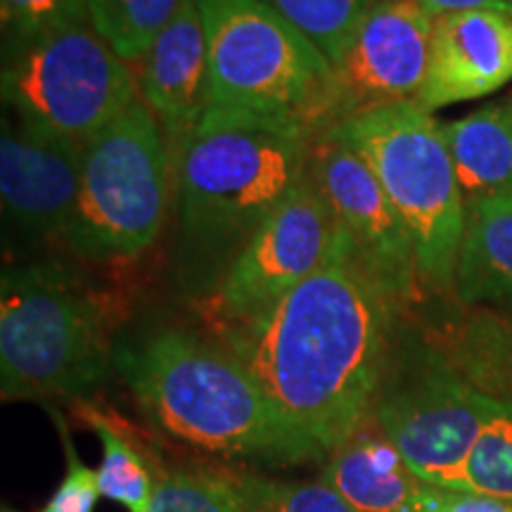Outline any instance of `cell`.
Wrapping results in <instances>:
<instances>
[{
    "instance_id": "cell-1",
    "label": "cell",
    "mask_w": 512,
    "mask_h": 512,
    "mask_svg": "<svg viewBox=\"0 0 512 512\" xmlns=\"http://www.w3.org/2000/svg\"><path fill=\"white\" fill-rule=\"evenodd\" d=\"M399 311L342 235L328 264L283 299L211 330L330 456L373 413Z\"/></svg>"
},
{
    "instance_id": "cell-2",
    "label": "cell",
    "mask_w": 512,
    "mask_h": 512,
    "mask_svg": "<svg viewBox=\"0 0 512 512\" xmlns=\"http://www.w3.org/2000/svg\"><path fill=\"white\" fill-rule=\"evenodd\" d=\"M114 370L147 418L183 444L268 465L328 456L219 339L155 330L119 344Z\"/></svg>"
},
{
    "instance_id": "cell-3",
    "label": "cell",
    "mask_w": 512,
    "mask_h": 512,
    "mask_svg": "<svg viewBox=\"0 0 512 512\" xmlns=\"http://www.w3.org/2000/svg\"><path fill=\"white\" fill-rule=\"evenodd\" d=\"M313 133L287 114L211 107L171 150L181 240L192 264L223 273L309 174Z\"/></svg>"
},
{
    "instance_id": "cell-4",
    "label": "cell",
    "mask_w": 512,
    "mask_h": 512,
    "mask_svg": "<svg viewBox=\"0 0 512 512\" xmlns=\"http://www.w3.org/2000/svg\"><path fill=\"white\" fill-rule=\"evenodd\" d=\"M112 299L55 261L12 266L0 280L3 401L79 399L114 368Z\"/></svg>"
},
{
    "instance_id": "cell-5",
    "label": "cell",
    "mask_w": 512,
    "mask_h": 512,
    "mask_svg": "<svg viewBox=\"0 0 512 512\" xmlns=\"http://www.w3.org/2000/svg\"><path fill=\"white\" fill-rule=\"evenodd\" d=\"M354 147L411 233L420 285L456 290L465 200L441 124L418 102H399L330 128Z\"/></svg>"
},
{
    "instance_id": "cell-6",
    "label": "cell",
    "mask_w": 512,
    "mask_h": 512,
    "mask_svg": "<svg viewBox=\"0 0 512 512\" xmlns=\"http://www.w3.org/2000/svg\"><path fill=\"white\" fill-rule=\"evenodd\" d=\"M174 195V162L143 100L83 145L76 207L60 242L95 264L145 254L162 233Z\"/></svg>"
},
{
    "instance_id": "cell-7",
    "label": "cell",
    "mask_w": 512,
    "mask_h": 512,
    "mask_svg": "<svg viewBox=\"0 0 512 512\" xmlns=\"http://www.w3.org/2000/svg\"><path fill=\"white\" fill-rule=\"evenodd\" d=\"M140 100L136 69L91 22L10 41L3 102L24 124L86 145Z\"/></svg>"
},
{
    "instance_id": "cell-8",
    "label": "cell",
    "mask_w": 512,
    "mask_h": 512,
    "mask_svg": "<svg viewBox=\"0 0 512 512\" xmlns=\"http://www.w3.org/2000/svg\"><path fill=\"white\" fill-rule=\"evenodd\" d=\"M200 12L211 107L302 121L332 69L316 43L264 0H200Z\"/></svg>"
},
{
    "instance_id": "cell-9",
    "label": "cell",
    "mask_w": 512,
    "mask_h": 512,
    "mask_svg": "<svg viewBox=\"0 0 512 512\" xmlns=\"http://www.w3.org/2000/svg\"><path fill=\"white\" fill-rule=\"evenodd\" d=\"M432 31L434 17L418 0H377L302 119L313 138L361 114L418 100L430 62Z\"/></svg>"
},
{
    "instance_id": "cell-10",
    "label": "cell",
    "mask_w": 512,
    "mask_h": 512,
    "mask_svg": "<svg viewBox=\"0 0 512 512\" xmlns=\"http://www.w3.org/2000/svg\"><path fill=\"white\" fill-rule=\"evenodd\" d=\"M494 403L432 356L415 373L382 382L370 415L422 484L460 491Z\"/></svg>"
},
{
    "instance_id": "cell-11",
    "label": "cell",
    "mask_w": 512,
    "mask_h": 512,
    "mask_svg": "<svg viewBox=\"0 0 512 512\" xmlns=\"http://www.w3.org/2000/svg\"><path fill=\"white\" fill-rule=\"evenodd\" d=\"M339 242L342 230L309 166L219 275L207 302L211 328L256 316L283 299L328 264Z\"/></svg>"
},
{
    "instance_id": "cell-12",
    "label": "cell",
    "mask_w": 512,
    "mask_h": 512,
    "mask_svg": "<svg viewBox=\"0 0 512 512\" xmlns=\"http://www.w3.org/2000/svg\"><path fill=\"white\" fill-rule=\"evenodd\" d=\"M311 174L358 261L401 309L411 304L420 285L411 233L370 166L342 140L318 136Z\"/></svg>"
},
{
    "instance_id": "cell-13",
    "label": "cell",
    "mask_w": 512,
    "mask_h": 512,
    "mask_svg": "<svg viewBox=\"0 0 512 512\" xmlns=\"http://www.w3.org/2000/svg\"><path fill=\"white\" fill-rule=\"evenodd\" d=\"M83 145L24 121H3L0 197L5 219L27 240H60L76 207Z\"/></svg>"
},
{
    "instance_id": "cell-14",
    "label": "cell",
    "mask_w": 512,
    "mask_h": 512,
    "mask_svg": "<svg viewBox=\"0 0 512 512\" xmlns=\"http://www.w3.org/2000/svg\"><path fill=\"white\" fill-rule=\"evenodd\" d=\"M512 81V17L453 12L434 17L427 76L418 105L427 112L486 98Z\"/></svg>"
},
{
    "instance_id": "cell-15",
    "label": "cell",
    "mask_w": 512,
    "mask_h": 512,
    "mask_svg": "<svg viewBox=\"0 0 512 512\" xmlns=\"http://www.w3.org/2000/svg\"><path fill=\"white\" fill-rule=\"evenodd\" d=\"M136 67L140 100L155 114L174 150L211 110L209 50L200 0H183Z\"/></svg>"
},
{
    "instance_id": "cell-16",
    "label": "cell",
    "mask_w": 512,
    "mask_h": 512,
    "mask_svg": "<svg viewBox=\"0 0 512 512\" xmlns=\"http://www.w3.org/2000/svg\"><path fill=\"white\" fill-rule=\"evenodd\" d=\"M320 479L356 512H401L422 486L373 415L330 453Z\"/></svg>"
},
{
    "instance_id": "cell-17",
    "label": "cell",
    "mask_w": 512,
    "mask_h": 512,
    "mask_svg": "<svg viewBox=\"0 0 512 512\" xmlns=\"http://www.w3.org/2000/svg\"><path fill=\"white\" fill-rule=\"evenodd\" d=\"M453 169L470 204L512 195V102H491L441 124Z\"/></svg>"
},
{
    "instance_id": "cell-18",
    "label": "cell",
    "mask_w": 512,
    "mask_h": 512,
    "mask_svg": "<svg viewBox=\"0 0 512 512\" xmlns=\"http://www.w3.org/2000/svg\"><path fill=\"white\" fill-rule=\"evenodd\" d=\"M456 292L465 302L512 306V195L465 209Z\"/></svg>"
},
{
    "instance_id": "cell-19",
    "label": "cell",
    "mask_w": 512,
    "mask_h": 512,
    "mask_svg": "<svg viewBox=\"0 0 512 512\" xmlns=\"http://www.w3.org/2000/svg\"><path fill=\"white\" fill-rule=\"evenodd\" d=\"M79 413L102 446L98 467L100 494L114 503L126 505L128 512H147L157 477H152L140 448L98 408L79 403Z\"/></svg>"
},
{
    "instance_id": "cell-20",
    "label": "cell",
    "mask_w": 512,
    "mask_h": 512,
    "mask_svg": "<svg viewBox=\"0 0 512 512\" xmlns=\"http://www.w3.org/2000/svg\"><path fill=\"white\" fill-rule=\"evenodd\" d=\"M183 0H88V17L119 57L138 64Z\"/></svg>"
},
{
    "instance_id": "cell-21",
    "label": "cell",
    "mask_w": 512,
    "mask_h": 512,
    "mask_svg": "<svg viewBox=\"0 0 512 512\" xmlns=\"http://www.w3.org/2000/svg\"><path fill=\"white\" fill-rule=\"evenodd\" d=\"M240 512H356L323 479L290 482L264 475L226 472Z\"/></svg>"
},
{
    "instance_id": "cell-22",
    "label": "cell",
    "mask_w": 512,
    "mask_h": 512,
    "mask_svg": "<svg viewBox=\"0 0 512 512\" xmlns=\"http://www.w3.org/2000/svg\"><path fill=\"white\" fill-rule=\"evenodd\" d=\"M460 491L512 501V401L496 399L467 458Z\"/></svg>"
},
{
    "instance_id": "cell-23",
    "label": "cell",
    "mask_w": 512,
    "mask_h": 512,
    "mask_svg": "<svg viewBox=\"0 0 512 512\" xmlns=\"http://www.w3.org/2000/svg\"><path fill=\"white\" fill-rule=\"evenodd\" d=\"M273 10L304 31L320 53L335 64L361 19L377 0H264Z\"/></svg>"
},
{
    "instance_id": "cell-24",
    "label": "cell",
    "mask_w": 512,
    "mask_h": 512,
    "mask_svg": "<svg viewBox=\"0 0 512 512\" xmlns=\"http://www.w3.org/2000/svg\"><path fill=\"white\" fill-rule=\"evenodd\" d=\"M147 512H240L226 472L171 470L155 479Z\"/></svg>"
},
{
    "instance_id": "cell-25",
    "label": "cell",
    "mask_w": 512,
    "mask_h": 512,
    "mask_svg": "<svg viewBox=\"0 0 512 512\" xmlns=\"http://www.w3.org/2000/svg\"><path fill=\"white\" fill-rule=\"evenodd\" d=\"M0 19L10 41L91 22L88 0H0Z\"/></svg>"
},
{
    "instance_id": "cell-26",
    "label": "cell",
    "mask_w": 512,
    "mask_h": 512,
    "mask_svg": "<svg viewBox=\"0 0 512 512\" xmlns=\"http://www.w3.org/2000/svg\"><path fill=\"white\" fill-rule=\"evenodd\" d=\"M50 415H53L57 430H60L64 460H67V472H64V479L60 482V486H57L53 498H50L46 508L41 512H93L95 503H98V498L102 496L98 470L88 467L79 458L62 415L57 413L55 408L50 411Z\"/></svg>"
},
{
    "instance_id": "cell-27",
    "label": "cell",
    "mask_w": 512,
    "mask_h": 512,
    "mask_svg": "<svg viewBox=\"0 0 512 512\" xmlns=\"http://www.w3.org/2000/svg\"><path fill=\"white\" fill-rule=\"evenodd\" d=\"M401 512H512V501L422 484Z\"/></svg>"
},
{
    "instance_id": "cell-28",
    "label": "cell",
    "mask_w": 512,
    "mask_h": 512,
    "mask_svg": "<svg viewBox=\"0 0 512 512\" xmlns=\"http://www.w3.org/2000/svg\"><path fill=\"white\" fill-rule=\"evenodd\" d=\"M432 17L453 15V12H498L512 17V0H418Z\"/></svg>"
},
{
    "instance_id": "cell-29",
    "label": "cell",
    "mask_w": 512,
    "mask_h": 512,
    "mask_svg": "<svg viewBox=\"0 0 512 512\" xmlns=\"http://www.w3.org/2000/svg\"><path fill=\"white\" fill-rule=\"evenodd\" d=\"M3 512H17V510H12V508H8V505H5V508H3Z\"/></svg>"
}]
</instances>
